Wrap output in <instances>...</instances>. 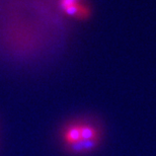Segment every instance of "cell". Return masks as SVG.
Instances as JSON below:
<instances>
[{
  "mask_svg": "<svg viewBox=\"0 0 156 156\" xmlns=\"http://www.w3.org/2000/svg\"><path fill=\"white\" fill-rule=\"evenodd\" d=\"M81 139V120L68 122L61 128L60 140L63 148L72 145Z\"/></svg>",
  "mask_w": 156,
  "mask_h": 156,
  "instance_id": "6da1fadb",
  "label": "cell"
},
{
  "mask_svg": "<svg viewBox=\"0 0 156 156\" xmlns=\"http://www.w3.org/2000/svg\"><path fill=\"white\" fill-rule=\"evenodd\" d=\"M102 142V138H94L88 140H79L72 145L64 147L65 151L71 155H85L95 151Z\"/></svg>",
  "mask_w": 156,
  "mask_h": 156,
  "instance_id": "7a4b0ae2",
  "label": "cell"
},
{
  "mask_svg": "<svg viewBox=\"0 0 156 156\" xmlns=\"http://www.w3.org/2000/svg\"><path fill=\"white\" fill-rule=\"evenodd\" d=\"M77 4H80V0H60V6L63 10L70 7V6H74Z\"/></svg>",
  "mask_w": 156,
  "mask_h": 156,
  "instance_id": "3957f363",
  "label": "cell"
}]
</instances>
